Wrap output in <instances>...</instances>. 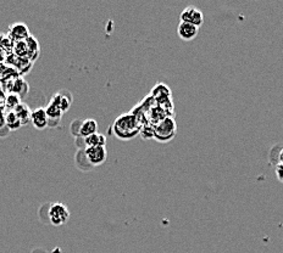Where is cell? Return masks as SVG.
I'll return each mask as SVG.
<instances>
[{
	"label": "cell",
	"instance_id": "cell-9",
	"mask_svg": "<svg viewBox=\"0 0 283 253\" xmlns=\"http://www.w3.org/2000/svg\"><path fill=\"white\" fill-rule=\"evenodd\" d=\"M199 32V27L193 26L191 24H185V22H180L177 27V33L180 35L181 39H183L185 41H191L198 35Z\"/></svg>",
	"mask_w": 283,
	"mask_h": 253
},
{
	"label": "cell",
	"instance_id": "cell-8",
	"mask_svg": "<svg viewBox=\"0 0 283 253\" xmlns=\"http://www.w3.org/2000/svg\"><path fill=\"white\" fill-rule=\"evenodd\" d=\"M31 123L33 124L35 129H39V131L47 128L49 125V119L47 112H45V109H43V107H38V109L33 110V111L31 112Z\"/></svg>",
	"mask_w": 283,
	"mask_h": 253
},
{
	"label": "cell",
	"instance_id": "cell-20",
	"mask_svg": "<svg viewBox=\"0 0 283 253\" xmlns=\"http://www.w3.org/2000/svg\"><path fill=\"white\" fill-rule=\"evenodd\" d=\"M5 126H6V124H5V115L2 111H0V129L5 128Z\"/></svg>",
	"mask_w": 283,
	"mask_h": 253
},
{
	"label": "cell",
	"instance_id": "cell-18",
	"mask_svg": "<svg viewBox=\"0 0 283 253\" xmlns=\"http://www.w3.org/2000/svg\"><path fill=\"white\" fill-rule=\"evenodd\" d=\"M275 173L277 179L283 183V164H276L275 165Z\"/></svg>",
	"mask_w": 283,
	"mask_h": 253
},
{
	"label": "cell",
	"instance_id": "cell-4",
	"mask_svg": "<svg viewBox=\"0 0 283 253\" xmlns=\"http://www.w3.org/2000/svg\"><path fill=\"white\" fill-rule=\"evenodd\" d=\"M84 156H86L88 163L92 165H100L106 161L107 151L105 146H93V147L84 149Z\"/></svg>",
	"mask_w": 283,
	"mask_h": 253
},
{
	"label": "cell",
	"instance_id": "cell-19",
	"mask_svg": "<svg viewBox=\"0 0 283 253\" xmlns=\"http://www.w3.org/2000/svg\"><path fill=\"white\" fill-rule=\"evenodd\" d=\"M276 164H283V147L279 149L277 154V161H276Z\"/></svg>",
	"mask_w": 283,
	"mask_h": 253
},
{
	"label": "cell",
	"instance_id": "cell-13",
	"mask_svg": "<svg viewBox=\"0 0 283 253\" xmlns=\"http://www.w3.org/2000/svg\"><path fill=\"white\" fill-rule=\"evenodd\" d=\"M5 124L9 131H16V129H20L22 126L21 122H20L14 111H8L5 113Z\"/></svg>",
	"mask_w": 283,
	"mask_h": 253
},
{
	"label": "cell",
	"instance_id": "cell-14",
	"mask_svg": "<svg viewBox=\"0 0 283 253\" xmlns=\"http://www.w3.org/2000/svg\"><path fill=\"white\" fill-rule=\"evenodd\" d=\"M26 44H27L28 49V58L31 60H35V57L38 56L39 54V44L33 35H29V37L26 39Z\"/></svg>",
	"mask_w": 283,
	"mask_h": 253
},
{
	"label": "cell",
	"instance_id": "cell-7",
	"mask_svg": "<svg viewBox=\"0 0 283 253\" xmlns=\"http://www.w3.org/2000/svg\"><path fill=\"white\" fill-rule=\"evenodd\" d=\"M71 102H72V97H71V94L67 92H59L50 100V103L56 106L63 113L70 110Z\"/></svg>",
	"mask_w": 283,
	"mask_h": 253
},
{
	"label": "cell",
	"instance_id": "cell-17",
	"mask_svg": "<svg viewBox=\"0 0 283 253\" xmlns=\"http://www.w3.org/2000/svg\"><path fill=\"white\" fill-rule=\"evenodd\" d=\"M14 53L16 54V56L18 57H28V49L27 44H26V40L14 43Z\"/></svg>",
	"mask_w": 283,
	"mask_h": 253
},
{
	"label": "cell",
	"instance_id": "cell-10",
	"mask_svg": "<svg viewBox=\"0 0 283 253\" xmlns=\"http://www.w3.org/2000/svg\"><path fill=\"white\" fill-rule=\"evenodd\" d=\"M96 133H98V123L96 119L87 118L81 122L80 133H78V135L82 136L83 139H86L88 136L96 134Z\"/></svg>",
	"mask_w": 283,
	"mask_h": 253
},
{
	"label": "cell",
	"instance_id": "cell-2",
	"mask_svg": "<svg viewBox=\"0 0 283 253\" xmlns=\"http://www.w3.org/2000/svg\"><path fill=\"white\" fill-rule=\"evenodd\" d=\"M176 133H177V125L174 117H165L162 121L154 125L153 138L159 142H167L175 138Z\"/></svg>",
	"mask_w": 283,
	"mask_h": 253
},
{
	"label": "cell",
	"instance_id": "cell-15",
	"mask_svg": "<svg viewBox=\"0 0 283 253\" xmlns=\"http://www.w3.org/2000/svg\"><path fill=\"white\" fill-rule=\"evenodd\" d=\"M45 112H47L49 123H50L51 119H54V121L58 123L61 119V116H63V112H61L56 106L50 102H49V105L45 107Z\"/></svg>",
	"mask_w": 283,
	"mask_h": 253
},
{
	"label": "cell",
	"instance_id": "cell-3",
	"mask_svg": "<svg viewBox=\"0 0 283 253\" xmlns=\"http://www.w3.org/2000/svg\"><path fill=\"white\" fill-rule=\"evenodd\" d=\"M48 219L55 226L64 225L70 219V210L64 203H51L48 209Z\"/></svg>",
	"mask_w": 283,
	"mask_h": 253
},
{
	"label": "cell",
	"instance_id": "cell-1",
	"mask_svg": "<svg viewBox=\"0 0 283 253\" xmlns=\"http://www.w3.org/2000/svg\"><path fill=\"white\" fill-rule=\"evenodd\" d=\"M112 132L121 140H131L142 132L141 119L135 113L121 115L114 122Z\"/></svg>",
	"mask_w": 283,
	"mask_h": 253
},
{
	"label": "cell",
	"instance_id": "cell-6",
	"mask_svg": "<svg viewBox=\"0 0 283 253\" xmlns=\"http://www.w3.org/2000/svg\"><path fill=\"white\" fill-rule=\"evenodd\" d=\"M8 35L14 43H17V41L26 40L31 34H29L28 27L25 24H22V22H15V24H12L9 27Z\"/></svg>",
	"mask_w": 283,
	"mask_h": 253
},
{
	"label": "cell",
	"instance_id": "cell-12",
	"mask_svg": "<svg viewBox=\"0 0 283 253\" xmlns=\"http://www.w3.org/2000/svg\"><path fill=\"white\" fill-rule=\"evenodd\" d=\"M84 144L86 147H93V146H105L106 145V136L100 133H96V134L88 136L84 139Z\"/></svg>",
	"mask_w": 283,
	"mask_h": 253
},
{
	"label": "cell",
	"instance_id": "cell-16",
	"mask_svg": "<svg viewBox=\"0 0 283 253\" xmlns=\"http://www.w3.org/2000/svg\"><path fill=\"white\" fill-rule=\"evenodd\" d=\"M20 103H21V99H20V95H17V94L11 93L6 96L5 107L9 110V111H14Z\"/></svg>",
	"mask_w": 283,
	"mask_h": 253
},
{
	"label": "cell",
	"instance_id": "cell-5",
	"mask_svg": "<svg viewBox=\"0 0 283 253\" xmlns=\"http://www.w3.org/2000/svg\"><path fill=\"white\" fill-rule=\"evenodd\" d=\"M181 22L191 24L197 27H200L204 24V15L200 9L195 6H187L183 11L181 12Z\"/></svg>",
	"mask_w": 283,
	"mask_h": 253
},
{
	"label": "cell",
	"instance_id": "cell-11",
	"mask_svg": "<svg viewBox=\"0 0 283 253\" xmlns=\"http://www.w3.org/2000/svg\"><path fill=\"white\" fill-rule=\"evenodd\" d=\"M15 115L17 116V118L20 119V122H21V124H27V123L31 121V110H29V107L27 105H25V103H20V105L16 107L14 110Z\"/></svg>",
	"mask_w": 283,
	"mask_h": 253
}]
</instances>
